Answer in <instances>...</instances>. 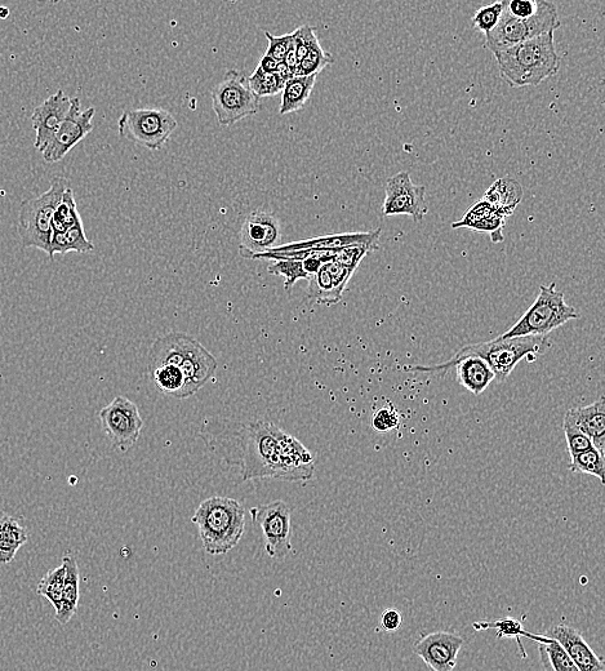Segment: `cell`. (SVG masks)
Returning a JSON list of instances; mask_svg holds the SVG:
<instances>
[{"instance_id": "cell-12", "label": "cell", "mask_w": 605, "mask_h": 671, "mask_svg": "<svg viewBox=\"0 0 605 671\" xmlns=\"http://www.w3.org/2000/svg\"><path fill=\"white\" fill-rule=\"evenodd\" d=\"M102 429L115 450L126 453L139 441L142 426L139 407L126 397L118 395L100 412Z\"/></svg>"}, {"instance_id": "cell-47", "label": "cell", "mask_w": 605, "mask_h": 671, "mask_svg": "<svg viewBox=\"0 0 605 671\" xmlns=\"http://www.w3.org/2000/svg\"><path fill=\"white\" fill-rule=\"evenodd\" d=\"M302 265H304V270L306 273H308L309 278L313 277V275L317 274L320 269H322V266L324 265L322 261L318 259H308L305 261H302Z\"/></svg>"}, {"instance_id": "cell-31", "label": "cell", "mask_w": 605, "mask_h": 671, "mask_svg": "<svg viewBox=\"0 0 605 671\" xmlns=\"http://www.w3.org/2000/svg\"><path fill=\"white\" fill-rule=\"evenodd\" d=\"M571 459L569 469L572 473L593 475L604 483L605 461L603 453L591 447L589 450L576 453V455L571 456Z\"/></svg>"}, {"instance_id": "cell-1", "label": "cell", "mask_w": 605, "mask_h": 671, "mask_svg": "<svg viewBox=\"0 0 605 671\" xmlns=\"http://www.w3.org/2000/svg\"><path fill=\"white\" fill-rule=\"evenodd\" d=\"M284 433L273 422L264 420L211 417L204 421L199 438L224 464L239 468L243 482L264 478L283 481Z\"/></svg>"}, {"instance_id": "cell-26", "label": "cell", "mask_w": 605, "mask_h": 671, "mask_svg": "<svg viewBox=\"0 0 605 671\" xmlns=\"http://www.w3.org/2000/svg\"><path fill=\"white\" fill-rule=\"evenodd\" d=\"M95 250L93 243L88 241L84 231L83 221L71 226L65 233H52L50 259L59 253L66 255L69 252L87 253Z\"/></svg>"}, {"instance_id": "cell-24", "label": "cell", "mask_w": 605, "mask_h": 671, "mask_svg": "<svg viewBox=\"0 0 605 671\" xmlns=\"http://www.w3.org/2000/svg\"><path fill=\"white\" fill-rule=\"evenodd\" d=\"M473 626L477 631L496 630L498 639H515L522 659H527V652L524 650L522 637L537 643H545L549 639L542 637V635L529 633V631L524 629L523 622L514 619V617H502V619L495 621L474 622Z\"/></svg>"}, {"instance_id": "cell-46", "label": "cell", "mask_w": 605, "mask_h": 671, "mask_svg": "<svg viewBox=\"0 0 605 671\" xmlns=\"http://www.w3.org/2000/svg\"><path fill=\"white\" fill-rule=\"evenodd\" d=\"M278 66L279 62L277 60H274L273 57L264 55L260 62H258L257 68L265 71V73L273 74L277 73Z\"/></svg>"}, {"instance_id": "cell-17", "label": "cell", "mask_w": 605, "mask_h": 671, "mask_svg": "<svg viewBox=\"0 0 605 671\" xmlns=\"http://www.w3.org/2000/svg\"><path fill=\"white\" fill-rule=\"evenodd\" d=\"M449 368H455L458 384L464 386L471 394L480 395L488 386L496 381L495 373L486 361L478 357L449 359L448 362L433 367H408L407 371L422 373H447Z\"/></svg>"}, {"instance_id": "cell-20", "label": "cell", "mask_w": 605, "mask_h": 671, "mask_svg": "<svg viewBox=\"0 0 605 671\" xmlns=\"http://www.w3.org/2000/svg\"><path fill=\"white\" fill-rule=\"evenodd\" d=\"M380 237L381 229L368 231V233L324 235V237L306 239V241L283 244V246L274 247L269 252L340 251L342 248L353 246V244H375V246H378Z\"/></svg>"}, {"instance_id": "cell-30", "label": "cell", "mask_w": 605, "mask_h": 671, "mask_svg": "<svg viewBox=\"0 0 605 671\" xmlns=\"http://www.w3.org/2000/svg\"><path fill=\"white\" fill-rule=\"evenodd\" d=\"M538 653L545 671H580L568 653L554 639L549 638L545 643H538Z\"/></svg>"}, {"instance_id": "cell-16", "label": "cell", "mask_w": 605, "mask_h": 671, "mask_svg": "<svg viewBox=\"0 0 605 671\" xmlns=\"http://www.w3.org/2000/svg\"><path fill=\"white\" fill-rule=\"evenodd\" d=\"M464 638L451 631L424 634L415 644V653L430 671H455Z\"/></svg>"}, {"instance_id": "cell-27", "label": "cell", "mask_w": 605, "mask_h": 671, "mask_svg": "<svg viewBox=\"0 0 605 671\" xmlns=\"http://www.w3.org/2000/svg\"><path fill=\"white\" fill-rule=\"evenodd\" d=\"M151 380L154 381L158 390L169 397L186 399L193 393L189 388L188 380L179 368L173 366H160L150 370Z\"/></svg>"}, {"instance_id": "cell-13", "label": "cell", "mask_w": 605, "mask_h": 671, "mask_svg": "<svg viewBox=\"0 0 605 671\" xmlns=\"http://www.w3.org/2000/svg\"><path fill=\"white\" fill-rule=\"evenodd\" d=\"M385 202L382 215L385 217L407 215L420 222L429 213L426 203V188L413 184L408 172H399L390 177L385 186Z\"/></svg>"}, {"instance_id": "cell-19", "label": "cell", "mask_w": 605, "mask_h": 671, "mask_svg": "<svg viewBox=\"0 0 605 671\" xmlns=\"http://www.w3.org/2000/svg\"><path fill=\"white\" fill-rule=\"evenodd\" d=\"M547 637L554 639L568 653L580 671H605L603 657L596 655L580 631L566 624L551 626Z\"/></svg>"}, {"instance_id": "cell-34", "label": "cell", "mask_w": 605, "mask_h": 671, "mask_svg": "<svg viewBox=\"0 0 605 671\" xmlns=\"http://www.w3.org/2000/svg\"><path fill=\"white\" fill-rule=\"evenodd\" d=\"M64 581L65 567L61 564V566L55 568V570L47 572V575L44 576L38 584V594L48 599V602L52 604L55 610H57L61 604Z\"/></svg>"}, {"instance_id": "cell-44", "label": "cell", "mask_w": 605, "mask_h": 671, "mask_svg": "<svg viewBox=\"0 0 605 671\" xmlns=\"http://www.w3.org/2000/svg\"><path fill=\"white\" fill-rule=\"evenodd\" d=\"M324 268H326L329 275H331L333 284H335L337 290L344 293L345 288L348 287L350 278L353 277V271L338 264L335 260L328 262V264H324Z\"/></svg>"}, {"instance_id": "cell-39", "label": "cell", "mask_w": 605, "mask_h": 671, "mask_svg": "<svg viewBox=\"0 0 605 671\" xmlns=\"http://www.w3.org/2000/svg\"><path fill=\"white\" fill-rule=\"evenodd\" d=\"M563 430L564 435H566L568 451L571 453V456L593 447V443H591L590 439L577 428L575 422L571 420V417H569L567 413L563 420Z\"/></svg>"}, {"instance_id": "cell-7", "label": "cell", "mask_w": 605, "mask_h": 671, "mask_svg": "<svg viewBox=\"0 0 605 671\" xmlns=\"http://www.w3.org/2000/svg\"><path fill=\"white\" fill-rule=\"evenodd\" d=\"M555 288V283L541 286L540 295L527 313L500 337L514 339V337L547 336L569 321L580 318L578 311L564 300V293L556 291Z\"/></svg>"}, {"instance_id": "cell-5", "label": "cell", "mask_w": 605, "mask_h": 671, "mask_svg": "<svg viewBox=\"0 0 605 671\" xmlns=\"http://www.w3.org/2000/svg\"><path fill=\"white\" fill-rule=\"evenodd\" d=\"M551 346L547 336L514 337V339H498L467 345L455 355V359L478 357L488 363L495 373L497 382H504L519 362L527 359L535 362Z\"/></svg>"}, {"instance_id": "cell-23", "label": "cell", "mask_w": 605, "mask_h": 671, "mask_svg": "<svg viewBox=\"0 0 605 671\" xmlns=\"http://www.w3.org/2000/svg\"><path fill=\"white\" fill-rule=\"evenodd\" d=\"M523 199V188L518 181L511 179V177H502L497 180L495 184L488 189L484 194V203L489 204L500 212L502 217L510 216L515 211L516 206Z\"/></svg>"}, {"instance_id": "cell-40", "label": "cell", "mask_w": 605, "mask_h": 671, "mask_svg": "<svg viewBox=\"0 0 605 671\" xmlns=\"http://www.w3.org/2000/svg\"><path fill=\"white\" fill-rule=\"evenodd\" d=\"M292 41L295 44L298 64H300L305 59V56L308 55L314 43H317L319 39L317 38V34H315V29L310 28L309 25H304L293 31Z\"/></svg>"}, {"instance_id": "cell-41", "label": "cell", "mask_w": 605, "mask_h": 671, "mask_svg": "<svg viewBox=\"0 0 605 671\" xmlns=\"http://www.w3.org/2000/svg\"><path fill=\"white\" fill-rule=\"evenodd\" d=\"M541 7V0H507L504 11L515 19L528 20L535 16Z\"/></svg>"}, {"instance_id": "cell-37", "label": "cell", "mask_w": 605, "mask_h": 671, "mask_svg": "<svg viewBox=\"0 0 605 671\" xmlns=\"http://www.w3.org/2000/svg\"><path fill=\"white\" fill-rule=\"evenodd\" d=\"M377 247L375 244H353V246L345 247L338 251L335 261L355 273L364 257L369 252L377 250Z\"/></svg>"}, {"instance_id": "cell-2", "label": "cell", "mask_w": 605, "mask_h": 671, "mask_svg": "<svg viewBox=\"0 0 605 671\" xmlns=\"http://www.w3.org/2000/svg\"><path fill=\"white\" fill-rule=\"evenodd\" d=\"M501 77L514 88L536 87L554 77L560 68L554 33L541 35L495 53Z\"/></svg>"}, {"instance_id": "cell-42", "label": "cell", "mask_w": 605, "mask_h": 671, "mask_svg": "<svg viewBox=\"0 0 605 671\" xmlns=\"http://www.w3.org/2000/svg\"><path fill=\"white\" fill-rule=\"evenodd\" d=\"M372 425L380 433H387L399 428L400 415L391 404H387L373 415Z\"/></svg>"}, {"instance_id": "cell-33", "label": "cell", "mask_w": 605, "mask_h": 671, "mask_svg": "<svg viewBox=\"0 0 605 671\" xmlns=\"http://www.w3.org/2000/svg\"><path fill=\"white\" fill-rule=\"evenodd\" d=\"M335 61L331 53L323 50L319 41L314 43L308 55L297 66L296 77H317L323 69Z\"/></svg>"}, {"instance_id": "cell-32", "label": "cell", "mask_w": 605, "mask_h": 671, "mask_svg": "<svg viewBox=\"0 0 605 671\" xmlns=\"http://www.w3.org/2000/svg\"><path fill=\"white\" fill-rule=\"evenodd\" d=\"M79 221H82V217H80L77 203H75L74 191L69 186L62 195L61 202L56 208L55 215H53L52 233H65Z\"/></svg>"}, {"instance_id": "cell-11", "label": "cell", "mask_w": 605, "mask_h": 671, "mask_svg": "<svg viewBox=\"0 0 605 671\" xmlns=\"http://www.w3.org/2000/svg\"><path fill=\"white\" fill-rule=\"evenodd\" d=\"M253 523L265 537V550L275 561H284L292 553V511L284 501L252 508Z\"/></svg>"}, {"instance_id": "cell-8", "label": "cell", "mask_w": 605, "mask_h": 671, "mask_svg": "<svg viewBox=\"0 0 605 671\" xmlns=\"http://www.w3.org/2000/svg\"><path fill=\"white\" fill-rule=\"evenodd\" d=\"M559 28L560 20L554 3L541 0L540 10L528 20L515 19L509 13L502 11L496 28L486 35V43L495 55L497 52L507 50L529 39L554 33Z\"/></svg>"}, {"instance_id": "cell-15", "label": "cell", "mask_w": 605, "mask_h": 671, "mask_svg": "<svg viewBox=\"0 0 605 671\" xmlns=\"http://www.w3.org/2000/svg\"><path fill=\"white\" fill-rule=\"evenodd\" d=\"M280 239V224L273 213L255 211L244 219L239 231V253L243 259L269 252L277 247Z\"/></svg>"}, {"instance_id": "cell-18", "label": "cell", "mask_w": 605, "mask_h": 671, "mask_svg": "<svg viewBox=\"0 0 605 671\" xmlns=\"http://www.w3.org/2000/svg\"><path fill=\"white\" fill-rule=\"evenodd\" d=\"M70 106V97L60 90L55 95L48 97L33 111L31 122H33V128L37 132L34 146L40 153L46 149L53 136L59 131L62 122L65 121L66 115L69 113Z\"/></svg>"}, {"instance_id": "cell-48", "label": "cell", "mask_w": 605, "mask_h": 671, "mask_svg": "<svg viewBox=\"0 0 605 671\" xmlns=\"http://www.w3.org/2000/svg\"><path fill=\"white\" fill-rule=\"evenodd\" d=\"M10 13L7 7H0V19L6 20Z\"/></svg>"}, {"instance_id": "cell-14", "label": "cell", "mask_w": 605, "mask_h": 671, "mask_svg": "<svg viewBox=\"0 0 605 671\" xmlns=\"http://www.w3.org/2000/svg\"><path fill=\"white\" fill-rule=\"evenodd\" d=\"M95 114V108L82 110L79 97H73L65 121L62 122L50 144L42 151L44 161L47 163L62 161L80 141L86 139L93 131L92 122Z\"/></svg>"}, {"instance_id": "cell-9", "label": "cell", "mask_w": 605, "mask_h": 671, "mask_svg": "<svg viewBox=\"0 0 605 671\" xmlns=\"http://www.w3.org/2000/svg\"><path fill=\"white\" fill-rule=\"evenodd\" d=\"M212 109L222 127L233 126L260 111V99L249 88L246 75L229 70L211 92Z\"/></svg>"}, {"instance_id": "cell-29", "label": "cell", "mask_w": 605, "mask_h": 671, "mask_svg": "<svg viewBox=\"0 0 605 671\" xmlns=\"http://www.w3.org/2000/svg\"><path fill=\"white\" fill-rule=\"evenodd\" d=\"M342 299V292L338 291L333 284L331 275H329L324 265L317 274L309 278L308 296L306 300L310 304L332 306L338 304Z\"/></svg>"}, {"instance_id": "cell-22", "label": "cell", "mask_w": 605, "mask_h": 671, "mask_svg": "<svg viewBox=\"0 0 605 671\" xmlns=\"http://www.w3.org/2000/svg\"><path fill=\"white\" fill-rule=\"evenodd\" d=\"M62 566L65 567L64 589H62V599L60 607L56 610V620L61 625H66L73 619L79 606V567L77 559L66 555L62 559Z\"/></svg>"}, {"instance_id": "cell-21", "label": "cell", "mask_w": 605, "mask_h": 671, "mask_svg": "<svg viewBox=\"0 0 605 671\" xmlns=\"http://www.w3.org/2000/svg\"><path fill=\"white\" fill-rule=\"evenodd\" d=\"M578 429L590 439L593 447L604 455L605 448V402L604 398L589 406L572 408L567 412Z\"/></svg>"}, {"instance_id": "cell-3", "label": "cell", "mask_w": 605, "mask_h": 671, "mask_svg": "<svg viewBox=\"0 0 605 671\" xmlns=\"http://www.w3.org/2000/svg\"><path fill=\"white\" fill-rule=\"evenodd\" d=\"M160 366L179 368L194 395L215 376L217 361L188 333L171 332L155 340L149 351V371Z\"/></svg>"}, {"instance_id": "cell-43", "label": "cell", "mask_w": 605, "mask_h": 671, "mask_svg": "<svg viewBox=\"0 0 605 671\" xmlns=\"http://www.w3.org/2000/svg\"><path fill=\"white\" fill-rule=\"evenodd\" d=\"M265 37L268 38L269 47L265 55L273 57L278 62H283L287 55L289 44L292 41V33L282 35V37H274L269 31H265Z\"/></svg>"}, {"instance_id": "cell-38", "label": "cell", "mask_w": 605, "mask_h": 671, "mask_svg": "<svg viewBox=\"0 0 605 671\" xmlns=\"http://www.w3.org/2000/svg\"><path fill=\"white\" fill-rule=\"evenodd\" d=\"M502 11H504V2H497L480 8L473 19L474 28L484 35L491 33L500 21Z\"/></svg>"}, {"instance_id": "cell-25", "label": "cell", "mask_w": 605, "mask_h": 671, "mask_svg": "<svg viewBox=\"0 0 605 671\" xmlns=\"http://www.w3.org/2000/svg\"><path fill=\"white\" fill-rule=\"evenodd\" d=\"M29 540V533L11 515L0 517V564H10Z\"/></svg>"}, {"instance_id": "cell-6", "label": "cell", "mask_w": 605, "mask_h": 671, "mask_svg": "<svg viewBox=\"0 0 605 671\" xmlns=\"http://www.w3.org/2000/svg\"><path fill=\"white\" fill-rule=\"evenodd\" d=\"M68 188V180L57 177L46 193L37 198L25 199L21 203L17 231L22 247L38 248L50 256L53 215Z\"/></svg>"}, {"instance_id": "cell-10", "label": "cell", "mask_w": 605, "mask_h": 671, "mask_svg": "<svg viewBox=\"0 0 605 671\" xmlns=\"http://www.w3.org/2000/svg\"><path fill=\"white\" fill-rule=\"evenodd\" d=\"M177 121L163 109H129L120 115V137L150 150H160L177 128Z\"/></svg>"}, {"instance_id": "cell-4", "label": "cell", "mask_w": 605, "mask_h": 671, "mask_svg": "<svg viewBox=\"0 0 605 671\" xmlns=\"http://www.w3.org/2000/svg\"><path fill=\"white\" fill-rule=\"evenodd\" d=\"M191 521L198 527L204 550L213 557L228 554L246 531V511L230 497L216 496L203 501Z\"/></svg>"}, {"instance_id": "cell-45", "label": "cell", "mask_w": 605, "mask_h": 671, "mask_svg": "<svg viewBox=\"0 0 605 671\" xmlns=\"http://www.w3.org/2000/svg\"><path fill=\"white\" fill-rule=\"evenodd\" d=\"M403 616L402 612L397 608H387L382 613L380 628L377 631H385V633H395L402 628Z\"/></svg>"}, {"instance_id": "cell-35", "label": "cell", "mask_w": 605, "mask_h": 671, "mask_svg": "<svg viewBox=\"0 0 605 671\" xmlns=\"http://www.w3.org/2000/svg\"><path fill=\"white\" fill-rule=\"evenodd\" d=\"M248 84L258 99H262V97L278 95V93L283 91L284 84L286 83L280 79L277 73H265V71L257 68L255 73L249 77Z\"/></svg>"}, {"instance_id": "cell-36", "label": "cell", "mask_w": 605, "mask_h": 671, "mask_svg": "<svg viewBox=\"0 0 605 671\" xmlns=\"http://www.w3.org/2000/svg\"><path fill=\"white\" fill-rule=\"evenodd\" d=\"M270 274L279 275V277L286 278L284 288L286 291H291L293 286L301 279H308L309 275L304 270L302 261H275L268 268Z\"/></svg>"}, {"instance_id": "cell-28", "label": "cell", "mask_w": 605, "mask_h": 671, "mask_svg": "<svg viewBox=\"0 0 605 671\" xmlns=\"http://www.w3.org/2000/svg\"><path fill=\"white\" fill-rule=\"evenodd\" d=\"M317 77H295L284 84L279 114L286 115L301 110L309 101Z\"/></svg>"}]
</instances>
